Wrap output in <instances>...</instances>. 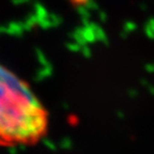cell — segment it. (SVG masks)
I'll use <instances>...</instances> for the list:
<instances>
[{
	"instance_id": "1",
	"label": "cell",
	"mask_w": 154,
	"mask_h": 154,
	"mask_svg": "<svg viewBox=\"0 0 154 154\" xmlns=\"http://www.w3.org/2000/svg\"><path fill=\"white\" fill-rule=\"evenodd\" d=\"M44 106L29 86L0 63V142L31 144L47 131Z\"/></svg>"
},
{
	"instance_id": "2",
	"label": "cell",
	"mask_w": 154,
	"mask_h": 154,
	"mask_svg": "<svg viewBox=\"0 0 154 154\" xmlns=\"http://www.w3.org/2000/svg\"><path fill=\"white\" fill-rule=\"evenodd\" d=\"M74 1H76L77 3H80V2H84V1H86V0H74Z\"/></svg>"
}]
</instances>
